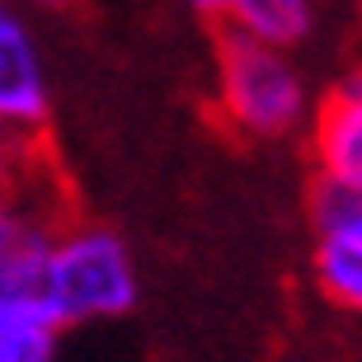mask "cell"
Returning a JSON list of instances; mask_svg holds the SVG:
<instances>
[{
    "mask_svg": "<svg viewBox=\"0 0 362 362\" xmlns=\"http://www.w3.org/2000/svg\"><path fill=\"white\" fill-rule=\"evenodd\" d=\"M306 212L320 235H344V240H362V188L339 184V179H310Z\"/></svg>",
    "mask_w": 362,
    "mask_h": 362,
    "instance_id": "obj_9",
    "label": "cell"
},
{
    "mask_svg": "<svg viewBox=\"0 0 362 362\" xmlns=\"http://www.w3.org/2000/svg\"><path fill=\"white\" fill-rule=\"evenodd\" d=\"M57 320L38 296L0 301V362H57Z\"/></svg>",
    "mask_w": 362,
    "mask_h": 362,
    "instance_id": "obj_7",
    "label": "cell"
},
{
    "mask_svg": "<svg viewBox=\"0 0 362 362\" xmlns=\"http://www.w3.org/2000/svg\"><path fill=\"white\" fill-rule=\"evenodd\" d=\"M310 165L320 179L362 188V66L339 76L310 118Z\"/></svg>",
    "mask_w": 362,
    "mask_h": 362,
    "instance_id": "obj_5",
    "label": "cell"
},
{
    "mask_svg": "<svg viewBox=\"0 0 362 362\" xmlns=\"http://www.w3.org/2000/svg\"><path fill=\"white\" fill-rule=\"evenodd\" d=\"M52 118V81L42 47L14 0H0V122L42 132Z\"/></svg>",
    "mask_w": 362,
    "mask_h": 362,
    "instance_id": "obj_4",
    "label": "cell"
},
{
    "mask_svg": "<svg viewBox=\"0 0 362 362\" xmlns=\"http://www.w3.org/2000/svg\"><path fill=\"white\" fill-rule=\"evenodd\" d=\"M71 212L76 207L52 165L0 198V301L38 292L47 245Z\"/></svg>",
    "mask_w": 362,
    "mask_h": 362,
    "instance_id": "obj_3",
    "label": "cell"
},
{
    "mask_svg": "<svg viewBox=\"0 0 362 362\" xmlns=\"http://www.w3.org/2000/svg\"><path fill=\"white\" fill-rule=\"evenodd\" d=\"M33 296L47 306L57 329L90 325V320H118L141 296L132 245L113 226H99V221H85V216L71 212L47 245Z\"/></svg>",
    "mask_w": 362,
    "mask_h": 362,
    "instance_id": "obj_1",
    "label": "cell"
},
{
    "mask_svg": "<svg viewBox=\"0 0 362 362\" xmlns=\"http://www.w3.org/2000/svg\"><path fill=\"white\" fill-rule=\"evenodd\" d=\"M358 5H362V0H358Z\"/></svg>",
    "mask_w": 362,
    "mask_h": 362,
    "instance_id": "obj_13",
    "label": "cell"
},
{
    "mask_svg": "<svg viewBox=\"0 0 362 362\" xmlns=\"http://www.w3.org/2000/svg\"><path fill=\"white\" fill-rule=\"evenodd\" d=\"M226 5H230V0H193V10L207 14V19H221V14H226Z\"/></svg>",
    "mask_w": 362,
    "mask_h": 362,
    "instance_id": "obj_11",
    "label": "cell"
},
{
    "mask_svg": "<svg viewBox=\"0 0 362 362\" xmlns=\"http://www.w3.org/2000/svg\"><path fill=\"white\" fill-rule=\"evenodd\" d=\"M216 113L226 118L230 132L255 136V141L292 136L310 113L306 81H301L292 52L255 42L235 28H221V38H216Z\"/></svg>",
    "mask_w": 362,
    "mask_h": 362,
    "instance_id": "obj_2",
    "label": "cell"
},
{
    "mask_svg": "<svg viewBox=\"0 0 362 362\" xmlns=\"http://www.w3.org/2000/svg\"><path fill=\"white\" fill-rule=\"evenodd\" d=\"M33 5H47V10H62V5H71V0H33Z\"/></svg>",
    "mask_w": 362,
    "mask_h": 362,
    "instance_id": "obj_12",
    "label": "cell"
},
{
    "mask_svg": "<svg viewBox=\"0 0 362 362\" xmlns=\"http://www.w3.org/2000/svg\"><path fill=\"white\" fill-rule=\"evenodd\" d=\"M47 165H52V156H47L42 132H19L10 122H0V198L28 184L33 175H42Z\"/></svg>",
    "mask_w": 362,
    "mask_h": 362,
    "instance_id": "obj_10",
    "label": "cell"
},
{
    "mask_svg": "<svg viewBox=\"0 0 362 362\" xmlns=\"http://www.w3.org/2000/svg\"><path fill=\"white\" fill-rule=\"evenodd\" d=\"M221 24L245 33V38H255V42L292 52L315 28V0H230Z\"/></svg>",
    "mask_w": 362,
    "mask_h": 362,
    "instance_id": "obj_6",
    "label": "cell"
},
{
    "mask_svg": "<svg viewBox=\"0 0 362 362\" xmlns=\"http://www.w3.org/2000/svg\"><path fill=\"white\" fill-rule=\"evenodd\" d=\"M310 278H315V287L334 306L362 315V240L320 235L315 240V255H310Z\"/></svg>",
    "mask_w": 362,
    "mask_h": 362,
    "instance_id": "obj_8",
    "label": "cell"
}]
</instances>
